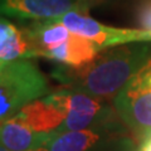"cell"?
I'll return each mask as SVG.
<instances>
[{"instance_id":"1","label":"cell","mask_w":151,"mask_h":151,"mask_svg":"<svg viewBox=\"0 0 151 151\" xmlns=\"http://www.w3.org/2000/svg\"><path fill=\"white\" fill-rule=\"evenodd\" d=\"M144 43L105 48L82 67L57 65L52 70V76L63 87L81 91L103 101L115 98L151 54L150 45Z\"/></svg>"},{"instance_id":"2","label":"cell","mask_w":151,"mask_h":151,"mask_svg":"<svg viewBox=\"0 0 151 151\" xmlns=\"http://www.w3.org/2000/svg\"><path fill=\"white\" fill-rule=\"evenodd\" d=\"M50 92L45 74L33 60H8L0 69V122L15 116L28 103Z\"/></svg>"},{"instance_id":"3","label":"cell","mask_w":151,"mask_h":151,"mask_svg":"<svg viewBox=\"0 0 151 151\" xmlns=\"http://www.w3.org/2000/svg\"><path fill=\"white\" fill-rule=\"evenodd\" d=\"M119 117L136 137H151V54L113 98Z\"/></svg>"},{"instance_id":"4","label":"cell","mask_w":151,"mask_h":151,"mask_svg":"<svg viewBox=\"0 0 151 151\" xmlns=\"http://www.w3.org/2000/svg\"><path fill=\"white\" fill-rule=\"evenodd\" d=\"M54 103L65 112V120L58 131H78L105 127L112 111L105 101L91 94L63 87L48 94Z\"/></svg>"},{"instance_id":"5","label":"cell","mask_w":151,"mask_h":151,"mask_svg":"<svg viewBox=\"0 0 151 151\" xmlns=\"http://www.w3.org/2000/svg\"><path fill=\"white\" fill-rule=\"evenodd\" d=\"M57 20L64 24L74 34L93 42L101 49L130 43L151 42V32L105 25L84 13L69 12Z\"/></svg>"},{"instance_id":"6","label":"cell","mask_w":151,"mask_h":151,"mask_svg":"<svg viewBox=\"0 0 151 151\" xmlns=\"http://www.w3.org/2000/svg\"><path fill=\"white\" fill-rule=\"evenodd\" d=\"M97 0H0V14L20 20L58 19L69 12L87 14Z\"/></svg>"},{"instance_id":"7","label":"cell","mask_w":151,"mask_h":151,"mask_svg":"<svg viewBox=\"0 0 151 151\" xmlns=\"http://www.w3.org/2000/svg\"><path fill=\"white\" fill-rule=\"evenodd\" d=\"M50 134L33 130L18 113L0 122V145L9 151H30L44 147Z\"/></svg>"},{"instance_id":"8","label":"cell","mask_w":151,"mask_h":151,"mask_svg":"<svg viewBox=\"0 0 151 151\" xmlns=\"http://www.w3.org/2000/svg\"><path fill=\"white\" fill-rule=\"evenodd\" d=\"M18 115L22 116L33 130L44 134L58 131L65 120L64 110L52 101L48 94L28 103Z\"/></svg>"},{"instance_id":"9","label":"cell","mask_w":151,"mask_h":151,"mask_svg":"<svg viewBox=\"0 0 151 151\" xmlns=\"http://www.w3.org/2000/svg\"><path fill=\"white\" fill-rule=\"evenodd\" d=\"M23 28L34 47L38 58H45L49 52L67 42L72 35V32L57 19L32 20Z\"/></svg>"},{"instance_id":"10","label":"cell","mask_w":151,"mask_h":151,"mask_svg":"<svg viewBox=\"0 0 151 151\" xmlns=\"http://www.w3.org/2000/svg\"><path fill=\"white\" fill-rule=\"evenodd\" d=\"M0 58L4 60L33 59L38 54L24 28H18L0 17Z\"/></svg>"},{"instance_id":"11","label":"cell","mask_w":151,"mask_h":151,"mask_svg":"<svg viewBox=\"0 0 151 151\" xmlns=\"http://www.w3.org/2000/svg\"><path fill=\"white\" fill-rule=\"evenodd\" d=\"M100 50L102 49L93 42L72 33L67 42L49 52L45 58L69 67H82L91 62Z\"/></svg>"},{"instance_id":"12","label":"cell","mask_w":151,"mask_h":151,"mask_svg":"<svg viewBox=\"0 0 151 151\" xmlns=\"http://www.w3.org/2000/svg\"><path fill=\"white\" fill-rule=\"evenodd\" d=\"M103 129L105 127L52 132L44 149L47 151H89L102 141Z\"/></svg>"},{"instance_id":"13","label":"cell","mask_w":151,"mask_h":151,"mask_svg":"<svg viewBox=\"0 0 151 151\" xmlns=\"http://www.w3.org/2000/svg\"><path fill=\"white\" fill-rule=\"evenodd\" d=\"M136 24L140 29L151 32V0H140L135 9Z\"/></svg>"},{"instance_id":"14","label":"cell","mask_w":151,"mask_h":151,"mask_svg":"<svg viewBox=\"0 0 151 151\" xmlns=\"http://www.w3.org/2000/svg\"><path fill=\"white\" fill-rule=\"evenodd\" d=\"M8 62V60H4V59H1V58H0V69H1L3 67H4V64H5Z\"/></svg>"},{"instance_id":"15","label":"cell","mask_w":151,"mask_h":151,"mask_svg":"<svg viewBox=\"0 0 151 151\" xmlns=\"http://www.w3.org/2000/svg\"><path fill=\"white\" fill-rule=\"evenodd\" d=\"M30 151H47V149L40 147V149H35V150H30Z\"/></svg>"},{"instance_id":"16","label":"cell","mask_w":151,"mask_h":151,"mask_svg":"<svg viewBox=\"0 0 151 151\" xmlns=\"http://www.w3.org/2000/svg\"><path fill=\"white\" fill-rule=\"evenodd\" d=\"M0 151H9V150H6L5 147H3V146H1V145H0Z\"/></svg>"},{"instance_id":"17","label":"cell","mask_w":151,"mask_h":151,"mask_svg":"<svg viewBox=\"0 0 151 151\" xmlns=\"http://www.w3.org/2000/svg\"><path fill=\"white\" fill-rule=\"evenodd\" d=\"M139 151H147V150H142V149H139Z\"/></svg>"}]
</instances>
